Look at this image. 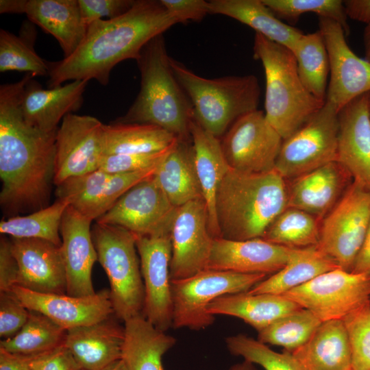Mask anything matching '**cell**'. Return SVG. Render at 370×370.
<instances>
[{
	"label": "cell",
	"instance_id": "cell-1",
	"mask_svg": "<svg viewBox=\"0 0 370 370\" xmlns=\"http://www.w3.org/2000/svg\"><path fill=\"white\" fill-rule=\"evenodd\" d=\"M32 77L27 73L0 86V203L10 214L48 206L53 184L56 133L30 125L21 110V96Z\"/></svg>",
	"mask_w": 370,
	"mask_h": 370
},
{
	"label": "cell",
	"instance_id": "cell-2",
	"mask_svg": "<svg viewBox=\"0 0 370 370\" xmlns=\"http://www.w3.org/2000/svg\"><path fill=\"white\" fill-rule=\"evenodd\" d=\"M177 23L160 0H135L123 15L90 24L72 55L58 62H48V87L69 80L92 79L106 86L116 64L128 59L136 60L149 40Z\"/></svg>",
	"mask_w": 370,
	"mask_h": 370
},
{
	"label": "cell",
	"instance_id": "cell-3",
	"mask_svg": "<svg viewBox=\"0 0 370 370\" xmlns=\"http://www.w3.org/2000/svg\"><path fill=\"white\" fill-rule=\"evenodd\" d=\"M287 205V180L275 169L247 173L230 167L215 198L220 237L232 241L262 238Z\"/></svg>",
	"mask_w": 370,
	"mask_h": 370
},
{
	"label": "cell",
	"instance_id": "cell-4",
	"mask_svg": "<svg viewBox=\"0 0 370 370\" xmlns=\"http://www.w3.org/2000/svg\"><path fill=\"white\" fill-rule=\"evenodd\" d=\"M163 34L149 40L136 63L140 87L126 113L114 121L158 126L179 140H191V103L171 69Z\"/></svg>",
	"mask_w": 370,
	"mask_h": 370
},
{
	"label": "cell",
	"instance_id": "cell-5",
	"mask_svg": "<svg viewBox=\"0 0 370 370\" xmlns=\"http://www.w3.org/2000/svg\"><path fill=\"white\" fill-rule=\"evenodd\" d=\"M254 57L265 75L264 109L269 123L284 140L306 123L325 101L312 95L302 83L293 53L256 33Z\"/></svg>",
	"mask_w": 370,
	"mask_h": 370
},
{
	"label": "cell",
	"instance_id": "cell-6",
	"mask_svg": "<svg viewBox=\"0 0 370 370\" xmlns=\"http://www.w3.org/2000/svg\"><path fill=\"white\" fill-rule=\"evenodd\" d=\"M169 62L191 103L193 120L218 138L241 116L258 110L260 88L254 75L206 78L171 57Z\"/></svg>",
	"mask_w": 370,
	"mask_h": 370
},
{
	"label": "cell",
	"instance_id": "cell-7",
	"mask_svg": "<svg viewBox=\"0 0 370 370\" xmlns=\"http://www.w3.org/2000/svg\"><path fill=\"white\" fill-rule=\"evenodd\" d=\"M91 232L97 260L110 282L114 315L123 322L143 315L145 288L134 234L97 222Z\"/></svg>",
	"mask_w": 370,
	"mask_h": 370
},
{
	"label": "cell",
	"instance_id": "cell-8",
	"mask_svg": "<svg viewBox=\"0 0 370 370\" xmlns=\"http://www.w3.org/2000/svg\"><path fill=\"white\" fill-rule=\"evenodd\" d=\"M267 278L262 273H242L206 269L184 279L171 280L172 328L205 329L214 321L207 308L217 298L245 293Z\"/></svg>",
	"mask_w": 370,
	"mask_h": 370
},
{
	"label": "cell",
	"instance_id": "cell-9",
	"mask_svg": "<svg viewBox=\"0 0 370 370\" xmlns=\"http://www.w3.org/2000/svg\"><path fill=\"white\" fill-rule=\"evenodd\" d=\"M370 223V191L355 182L322 219L319 249L352 271Z\"/></svg>",
	"mask_w": 370,
	"mask_h": 370
},
{
	"label": "cell",
	"instance_id": "cell-10",
	"mask_svg": "<svg viewBox=\"0 0 370 370\" xmlns=\"http://www.w3.org/2000/svg\"><path fill=\"white\" fill-rule=\"evenodd\" d=\"M338 110L323 106L283 140L275 169L289 180L336 160Z\"/></svg>",
	"mask_w": 370,
	"mask_h": 370
},
{
	"label": "cell",
	"instance_id": "cell-11",
	"mask_svg": "<svg viewBox=\"0 0 370 370\" xmlns=\"http://www.w3.org/2000/svg\"><path fill=\"white\" fill-rule=\"evenodd\" d=\"M282 295L312 312L322 322L342 320L369 301L370 275L337 268Z\"/></svg>",
	"mask_w": 370,
	"mask_h": 370
},
{
	"label": "cell",
	"instance_id": "cell-12",
	"mask_svg": "<svg viewBox=\"0 0 370 370\" xmlns=\"http://www.w3.org/2000/svg\"><path fill=\"white\" fill-rule=\"evenodd\" d=\"M283 140L264 112L256 110L238 119L220 141L231 169L262 173L275 169Z\"/></svg>",
	"mask_w": 370,
	"mask_h": 370
},
{
	"label": "cell",
	"instance_id": "cell-13",
	"mask_svg": "<svg viewBox=\"0 0 370 370\" xmlns=\"http://www.w3.org/2000/svg\"><path fill=\"white\" fill-rule=\"evenodd\" d=\"M135 236L145 288L143 316L163 332L172 328L171 231Z\"/></svg>",
	"mask_w": 370,
	"mask_h": 370
},
{
	"label": "cell",
	"instance_id": "cell-14",
	"mask_svg": "<svg viewBox=\"0 0 370 370\" xmlns=\"http://www.w3.org/2000/svg\"><path fill=\"white\" fill-rule=\"evenodd\" d=\"M176 209L151 176L126 192L97 222L136 236L153 235L171 231Z\"/></svg>",
	"mask_w": 370,
	"mask_h": 370
},
{
	"label": "cell",
	"instance_id": "cell-15",
	"mask_svg": "<svg viewBox=\"0 0 370 370\" xmlns=\"http://www.w3.org/2000/svg\"><path fill=\"white\" fill-rule=\"evenodd\" d=\"M171 279L180 280L207 269L214 237L203 199L177 207L171 227Z\"/></svg>",
	"mask_w": 370,
	"mask_h": 370
},
{
	"label": "cell",
	"instance_id": "cell-16",
	"mask_svg": "<svg viewBox=\"0 0 370 370\" xmlns=\"http://www.w3.org/2000/svg\"><path fill=\"white\" fill-rule=\"evenodd\" d=\"M104 124L88 115H66L56 136L53 184L99 169Z\"/></svg>",
	"mask_w": 370,
	"mask_h": 370
},
{
	"label": "cell",
	"instance_id": "cell-17",
	"mask_svg": "<svg viewBox=\"0 0 370 370\" xmlns=\"http://www.w3.org/2000/svg\"><path fill=\"white\" fill-rule=\"evenodd\" d=\"M328 54L330 79L325 101L339 112L359 96L370 92V62L357 56L345 40V32L336 21L319 17Z\"/></svg>",
	"mask_w": 370,
	"mask_h": 370
},
{
	"label": "cell",
	"instance_id": "cell-18",
	"mask_svg": "<svg viewBox=\"0 0 370 370\" xmlns=\"http://www.w3.org/2000/svg\"><path fill=\"white\" fill-rule=\"evenodd\" d=\"M29 310L49 318L66 330L92 324L114 314L110 290L87 297L42 293L18 286L11 290Z\"/></svg>",
	"mask_w": 370,
	"mask_h": 370
},
{
	"label": "cell",
	"instance_id": "cell-19",
	"mask_svg": "<svg viewBox=\"0 0 370 370\" xmlns=\"http://www.w3.org/2000/svg\"><path fill=\"white\" fill-rule=\"evenodd\" d=\"M369 93L352 100L338 113L336 161L348 171L354 182L370 191Z\"/></svg>",
	"mask_w": 370,
	"mask_h": 370
},
{
	"label": "cell",
	"instance_id": "cell-20",
	"mask_svg": "<svg viewBox=\"0 0 370 370\" xmlns=\"http://www.w3.org/2000/svg\"><path fill=\"white\" fill-rule=\"evenodd\" d=\"M92 220L69 206L61 223V250L66 276V294L87 297L96 293L92 269L97 254L92 238Z\"/></svg>",
	"mask_w": 370,
	"mask_h": 370
},
{
	"label": "cell",
	"instance_id": "cell-21",
	"mask_svg": "<svg viewBox=\"0 0 370 370\" xmlns=\"http://www.w3.org/2000/svg\"><path fill=\"white\" fill-rule=\"evenodd\" d=\"M19 268L18 286L42 293L66 294L61 246L39 238L10 240Z\"/></svg>",
	"mask_w": 370,
	"mask_h": 370
},
{
	"label": "cell",
	"instance_id": "cell-22",
	"mask_svg": "<svg viewBox=\"0 0 370 370\" xmlns=\"http://www.w3.org/2000/svg\"><path fill=\"white\" fill-rule=\"evenodd\" d=\"M296 249L262 238L232 241L217 237L213 241L207 269L273 275L287 264Z\"/></svg>",
	"mask_w": 370,
	"mask_h": 370
},
{
	"label": "cell",
	"instance_id": "cell-23",
	"mask_svg": "<svg viewBox=\"0 0 370 370\" xmlns=\"http://www.w3.org/2000/svg\"><path fill=\"white\" fill-rule=\"evenodd\" d=\"M289 180L287 208L301 210L321 221L353 182L348 171L337 161Z\"/></svg>",
	"mask_w": 370,
	"mask_h": 370
},
{
	"label": "cell",
	"instance_id": "cell-24",
	"mask_svg": "<svg viewBox=\"0 0 370 370\" xmlns=\"http://www.w3.org/2000/svg\"><path fill=\"white\" fill-rule=\"evenodd\" d=\"M88 81L74 80L44 89L32 77L21 101L23 115L30 125L47 133H56L64 117L80 108Z\"/></svg>",
	"mask_w": 370,
	"mask_h": 370
},
{
	"label": "cell",
	"instance_id": "cell-25",
	"mask_svg": "<svg viewBox=\"0 0 370 370\" xmlns=\"http://www.w3.org/2000/svg\"><path fill=\"white\" fill-rule=\"evenodd\" d=\"M112 317L66 330L64 345L82 370H102L121 359L125 327Z\"/></svg>",
	"mask_w": 370,
	"mask_h": 370
},
{
	"label": "cell",
	"instance_id": "cell-26",
	"mask_svg": "<svg viewBox=\"0 0 370 370\" xmlns=\"http://www.w3.org/2000/svg\"><path fill=\"white\" fill-rule=\"evenodd\" d=\"M25 14L58 40L64 58L77 49L88 29L78 0H28Z\"/></svg>",
	"mask_w": 370,
	"mask_h": 370
},
{
	"label": "cell",
	"instance_id": "cell-27",
	"mask_svg": "<svg viewBox=\"0 0 370 370\" xmlns=\"http://www.w3.org/2000/svg\"><path fill=\"white\" fill-rule=\"evenodd\" d=\"M190 136L197 178L207 206L209 225L214 238L220 237L215 218V198L219 186L230 166L219 138L203 129L196 121L190 123Z\"/></svg>",
	"mask_w": 370,
	"mask_h": 370
},
{
	"label": "cell",
	"instance_id": "cell-28",
	"mask_svg": "<svg viewBox=\"0 0 370 370\" xmlns=\"http://www.w3.org/2000/svg\"><path fill=\"white\" fill-rule=\"evenodd\" d=\"M304 370H352V357L343 320L323 321L310 339L291 352Z\"/></svg>",
	"mask_w": 370,
	"mask_h": 370
},
{
	"label": "cell",
	"instance_id": "cell-29",
	"mask_svg": "<svg viewBox=\"0 0 370 370\" xmlns=\"http://www.w3.org/2000/svg\"><path fill=\"white\" fill-rule=\"evenodd\" d=\"M210 14L232 18L293 52L304 33L282 22L262 0H210Z\"/></svg>",
	"mask_w": 370,
	"mask_h": 370
},
{
	"label": "cell",
	"instance_id": "cell-30",
	"mask_svg": "<svg viewBox=\"0 0 370 370\" xmlns=\"http://www.w3.org/2000/svg\"><path fill=\"white\" fill-rule=\"evenodd\" d=\"M153 177L177 208L203 199L191 140L178 139L157 166Z\"/></svg>",
	"mask_w": 370,
	"mask_h": 370
},
{
	"label": "cell",
	"instance_id": "cell-31",
	"mask_svg": "<svg viewBox=\"0 0 370 370\" xmlns=\"http://www.w3.org/2000/svg\"><path fill=\"white\" fill-rule=\"evenodd\" d=\"M301 307L284 295L247 292L221 296L208 306L212 315L239 318L258 332Z\"/></svg>",
	"mask_w": 370,
	"mask_h": 370
},
{
	"label": "cell",
	"instance_id": "cell-32",
	"mask_svg": "<svg viewBox=\"0 0 370 370\" xmlns=\"http://www.w3.org/2000/svg\"><path fill=\"white\" fill-rule=\"evenodd\" d=\"M122 358L128 370H164L162 357L176 339L158 330L143 314L124 322Z\"/></svg>",
	"mask_w": 370,
	"mask_h": 370
},
{
	"label": "cell",
	"instance_id": "cell-33",
	"mask_svg": "<svg viewBox=\"0 0 370 370\" xmlns=\"http://www.w3.org/2000/svg\"><path fill=\"white\" fill-rule=\"evenodd\" d=\"M177 140L173 134L154 125L113 121L104 124L103 155L159 152Z\"/></svg>",
	"mask_w": 370,
	"mask_h": 370
},
{
	"label": "cell",
	"instance_id": "cell-34",
	"mask_svg": "<svg viewBox=\"0 0 370 370\" xmlns=\"http://www.w3.org/2000/svg\"><path fill=\"white\" fill-rule=\"evenodd\" d=\"M340 268L317 246L297 249L279 271L260 282L247 293L284 295L327 271Z\"/></svg>",
	"mask_w": 370,
	"mask_h": 370
},
{
	"label": "cell",
	"instance_id": "cell-35",
	"mask_svg": "<svg viewBox=\"0 0 370 370\" xmlns=\"http://www.w3.org/2000/svg\"><path fill=\"white\" fill-rule=\"evenodd\" d=\"M66 330L47 317L30 310L29 318L14 336L1 340L0 349L31 358L64 345Z\"/></svg>",
	"mask_w": 370,
	"mask_h": 370
},
{
	"label": "cell",
	"instance_id": "cell-36",
	"mask_svg": "<svg viewBox=\"0 0 370 370\" xmlns=\"http://www.w3.org/2000/svg\"><path fill=\"white\" fill-rule=\"evenodd\" d=\"M36 31L25 22L18 35L0 29V72L20 71L35 76H49L48 62L34 49Z\"/></svg>",
	"mask_w": 370,
	"mask_h": 370
},
{
	"label": "cell",
	"instance_id": "cell-37",
	"mask_svg": "<svg viewBox=\"0 0 370 370\" xmlns=\"http://www.w3.org/2000/svg\"><path fill=\"white\" fill-rule=\"evenodd\" d=\"M69 206L66 200L57 199L52 205L29 214L2 220L0 232L14 238H39L61 246L60 226Z\"/></svg>",
	"mask_w": 370,
	"mask_h": 370
},
{
	"label": "cell",
	"instance_id": "cell-38",
	"mask_svg": "<svg viewBox=\"0 0 370 370\" xmlns=\"http://www.w3.org/2000/svg\"><path fill=\"white\" fill-rule=\"evenodd\" d=\"M301 80L315 97L325 101L330 64L321 32L304 34L293 52Z\"/></svg>",
	"mask_w": 370,
	"mask_h": 370
},
{
	"label": "cell",
	"instance_id": "cell-39",
	"mask_svg": "<svg viewBox=\"0 0 370 370\" xmlns=\"http://www.w3.org/2000/svg\"><path fill=\"white\" fill-rule=\"evenodd\" d=\"M321 223V219L305 211L287 208L271 223L262 238L292 249L317 246Z\"/></svg>",
	"mask_w": 370,
	"mask_h": 370
},
{
	"label": "cell",
	"instance_id": "cell-40",
	"mask_svg": "<svg viewBox=\"0 0 370 370\" xmlns=\"http://www.w3.org/2000/svg\"><path fill=\"white\" fill-rule=\"evenodd\" d=\"M322 321L310 310L300 308L289 312L258 332L264 344L282 347L293 352L303 346Z\"/></svg>",
	"mask_w": 370,
	"mask_h": 370
},
{
	"label": "cell",
	"instance_id": "cell-41",
	"mask_svg": "<svg viewBox=\"0 0 370 370\" xmlns=\"http://www.w3.org/2000/svg\"><path fill=\"white\" fill-rule=\"evenodd\" d=\"M111 175L98 169L69 178L56 186L57 199L66 200L78 212L96 220L97 208Z\"/></svg>",
	"mask_w": 370,
	"mask_h": 370
},
{
	"label": "cell",
	"instance_id": "cell-42",
	"mask_svg": "<svg viewBox=\"0 0 370 370\" xmlns=\"http://www.w3.org/2000/svg\"><path fill=\"white\" fill-rule=\"evenodd\" d=\"M225 343L231 354L257 364L264 370H304L291 352H276L258 339L245 334L229 336L225 339Z\"/></svg>",
	"mask_w": 370,
	"mask_h": 370
},
{
	"label": "cell",
	"instance_id": "cell-43",
	"mask_svg": "<svg viewBox=\"0 0 370 370\" xmlns=\"http://www.w3.org/2000/svg\"><path fill=\"white\" fill-rule=\"evenodd\" d=\"M262 2L280 18L295 23L304 14L314 13L319 17L330 18L338 23L346 35L349 32L343 1L341 0H262Z\"/></svg>",
	"mask_w": 370,
	"mask_h": 370
},
{
	"label": "cell",
	"instance_id": "cell-44",
	"mask_svg": "<svg viewBox=\"0 0 370 370\" xmlns=\"http://www.w3.org/2000/svg\"><path fill=\"white\" fill-rule=\"evenodd\" d=\"M352 357V370H370L369 301L343 319Z\"/></svg>",
	"mask_w": 370,
	"mask_h": 370
},
{
	"label": "cell",
	"instance_id": "cell-45",
	"mask_svg": "<svg viewBox=\"0 0 370 370\" xmlns=\"http://www.w3.org/2000/svg\"><path fill=\"white\" fill-rule=\"evenodd\" d=\"M175 143L171 147L159 152L103 156L99 162V169L109 174H119L156 167L161 162Z\"/></svg>",
	"mask_w": 370,
	"mask_h": 370
},
{
	"label": "cell",
	"instance_id": "cell-46",
	"mask_svg": "<svg viewBox=\"0 0 370 370\" xmlns=\"http://www.w3.org/2000/svg\"><path fill=\"white\" fill-rule=\"evenodd\" d=\"M157 166L134 172L112 174L97 208L96 221L130 188L153 176Z\"/></svg>",
	"mask_w": 370,
	"mask_h": 370
},
{
	"label": "cell",
	"instance_id": "cell-47",
	"mask_svg": "<svg viewBox=\"0 0 370 370\" xmlns=\"http://www.w3.org/2000/svg\"><path fill=\"white\" fill-rule=\"evenodd\" d=\"M30 310L12 291L0 292V336L1 340L16 335L26 323Z\"/></svg>",
	"mask_w": 370,
	"mask_h": 370
},
{
	"label": "cell",
	"instance_id": "cell-48",
	"mask_svg": "<svg viewBox=\"0 0 370 370\" xmlns=\"http://www.w3.org/2000/svg\"><path fill=\"white\" fill-rule=\"evenodd\" d=\"M135 0H78L82 19L88 26L92 23L107 17H119L133 6Z\"/></svg>",
	"mask_w": 370,
	"mask_h": 370
},
{
	"label": "cell",
	"instance_id": "cell-49",
	"mask_svg": "<svg viewBox=\"0 0 370 370\" xmlns=\"http://www.w3.org/2000/svg\"><path fill=\"white\" fill-rule=\"evenodd\" d=\"M30 370H82L64 345L31 358H25Z\"/></svg>",
	"mask_w": 370,
	"mask_h": 370
},
{
	"label": "cell",
	"instance_id": "cell-50",
	"mask_svg": "<svg viewBox=\"0 0 370 370\" xmlns=\"http://www.w3.org/2000/svg\"><path fill=\"white\" fill-rule=\"evenodd\" d=\"M160 2L178 23L200 21L210 14L208 1L204 0H160Z\"/></svg>",
	"mask_w": 370,
	"mask_h": 370
},
{
	"label": "cell",
	"instance_id": "cell-51",
	"mask_svg": "<svg viewBox=\"0 0 370 370\" xmlns=\"http://www.w3.org/2000/svg\"><path fill=\"white\" fill-rule=\"evenodd\" d=\"M19 268L12 251L10 240L0 241V292L9 291L18 285Z\"/></svg>",
	"mask_w": 370,
	"mask_h": 370
},
{
	"label": "cell",
	"instance_id": "cell-52",
	"mask_svg": "<svg viewBox=\"0 0 370 370\" xmlns=\"http://www.w3.org/2000/svg\"><path fill=\"white\" fill-rule=\"evenodd\" d=\"M345 15L352 20L370 23V0L343 1Z\"/></svg>",
	"mask_w": 370,
	"mask_h": 370
},
{
	"label": "cell",
	"instance_id": "cell-53",
	"mask_svg": "<svg viewBox=\"0 0 370 370\" xmlns=\"http://www.w3.org/2000/svg\"><path fill=\"white\" fill-rule=\"evenodd\" d=\"M351 272L370 275V223Z\"/></svg>",
	"mask_w": 370,
	"mask_h": 370
},
{
	"label": "cell",
	"instance_id": "cell-54",
	"mask_svg": "<svg viewBox=\"0 0 370 370\" xmlns=\"http://www.w3.org/2000/svg\"><path fill=\"white\" fill-rule=\"evenodd\" d=\"M0 370H30L25 358L0 349Z\"/></svg>",
	"mask_w": 370,
	"mask_h": 370
},
{
	"label": "cell",
	"instance_id": "cell-55",
	"mask_svg": "<svg viewBox=\"0 0 370 370\" xmlns=\"http://www.w3.org/2000/svg\"><path fill=\"white\" fill-rule=\"evenodd\" d=\"M28 0H1V14H25Z\"/></svg>",
	"mask_w": 370,
	"mask_h": 370
},
{
	"label": "cell",
	"instance_id": "cell-56",
	"mask_svg": "<svg viewBox=\"0 0 370 370\" xmlns=\"http://www.w3.org/2000/svg\"><path fill=\"white\" fill-rule=\"evenodd\" d=\"M363 42L365 48V59L370 62V23H368L365 28Z\"/></svg>",
	"mask_w": 370,
	"mask_h": 370
},
{
	"label": "cell",
	"instance_id": "cell-57",
	"mask_svg": "<svg viewBox=\"0 0 370 370\" xmlns=\"http://www.w3.org/2000/svg\"><path fill=\"white\" fill-rule=\"evenodd\" d=\"M102 370H128V369L125 362L120 359L108 365Z\"/></svg>",
	"mask_w": 370,
	"mask_h": 370
},
{
	"label": "cell",
	"instance_id": "cell-58",
	"mask_svg": "<svg viewBox=\"0 0 370 370\" xmlns=\"http://www.w3.org/2000/svg\"><path fill=\"white\" fill-rule=\"evenodd\" d=\"M230 370H256V369L254 367V364L244 360L241 363L232 366Z\"/></svg>",
	"mask_w": 370,
	"mask_h": 370
},
{
	"label": "cell",
	"instance_id": "cell-59",
	"mask_svg": "<svg viewBox=\"0 0 370 370\" xmlns=\"http://www.w3.org/2000/svg\"><path fill=\"white\" fill-rule=\"evenodd\" d=\"M369 110H370V92L369 93Z\"/></svg>",
	"mask_w": 370,
	"mask_h": 370
},
{
	"label": "cell",
	"instance_id": "cell-60",
	"mask_svg": "<svg viewBox=\"0 0 370 370\" xmlns=\"http://www.w3.org/2000/svg\"><path fill=\"white\" fill-rule=\"evenodd\" d=\"M369 305H370V299H369Z\"/></svg>",
	"mask_w": 370,
	"mask_h": 370
}]
</instances>
